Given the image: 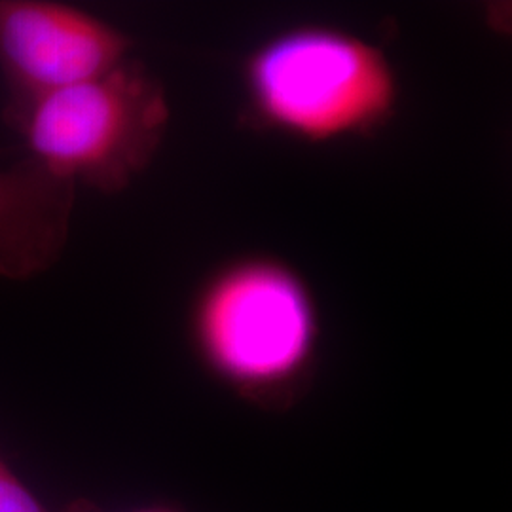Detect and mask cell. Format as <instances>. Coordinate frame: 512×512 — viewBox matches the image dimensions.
<instances>
[{
  "instance_id": "cell-1",
  "label": "cell",
  "mask_w": 512,
  "mask_h": 512,
  "mask_svg": "<svg viewBox=\"0 0 512 512\" xmlns=\"http://www.w3.org/2000/svg\"><path fill=\"white\" fill-rule=\"evenodd\" d=\"M203 368L241 399L293 403L308 385L321 342L310 283L272 255L232 258L203 279L188 313Z\"/></svg>"
},
{
  "instance_id": "cell-2",
  "label": "cell",
  "mask_w": 512,
  "mask_h": 512,
  "mask_svg": "<svg viewBox=\"0 0 512 512\" xmlns=\"http://www.w3.org/2000/svg\"><path fill=\"white\" fill-rule=\"evenodd\" d=\"M249 120L308 145L370 137L401 101L382 48L329 25H294L251 50L241 65Z\"/></svg>"
},
{
  "instance_id": "cell-3",
  "label": "cell",
  "mask_w": 512,
  "mask_h": 512,
  "mask_svg": "<svg viewBox=\"0 0 512 512\" xmlns=\"http://www.w3.org/2000/svg\"><path fill=\"white\" fill-rule=\"evenodd\" d=\"M171 107L164 84L137 59L71 86L8 99L4 122L29 158L103 194L124 192L164 143Z\"/></svg>"
},
{
  "instance_id": "cell-4",
  "label": "cell",
  "mask_w": 512,
  "mask_h": 512,
  "mask_svg": "<svg viewBox=\"0 0 512 512\" xmlns=\"http://www.w3.org/2000/svg\"><path fill=\"white\" fill-rule=\"evenodd\" d=\"M133 40L82 8L48 0H0V74L8 99L33 97L107 73Z\"/></svg>"
},
{
  "instance_id": "cell-5",
  "label": "cell",
  "mask_w": 512,
  "mask_h": 512,
  "mask_svg": "<svg viewBox=\"0 0 512 512\" xmlns=\"http://www.w3.org/2000/svg\"><path fill=\"white\" fill-rule=\"evenodd\" d=\"M76 186L33 158L0 167V277L27 281L61 258Z\"/></svg>"
},
{
  "instance_id": "cell-6",
  "label": "cell",
  "mask_w": 512,
  "mask_h": 512,
  "mask_svg": "<svg viewBox=\"0 0 512 512\" xmlns=\"http://www.w3.org/2000/svg\"><path fill=\"white\" fill-rule=\"evenodd\" d=\"M0 512H52L48 511L37 495L29 492L18 476L12 475L6 465L0 469Z\"/></svg>"
},
{
  "instance_id": "cell-7",
  "label": "cell",
  "mask_w": 512,
  "mask_h": 512,
  "mask_svg": "<svg viewBox=\"0 0 512 512\" xmlns=\"http://www.w3.org/2000/svg\"><path fill=\"white\" fill-rule=\"evenodd\" d=\"M129 512H177V511H173V509H164V507H150V509H137V511H129Z\"/></svg>"
},
{
  "instance_id": "cell-8",
  "label": "cell",
  "mask_w": 512,
  "mask_h": 512,
  "mask_svg": "<svg viewBox=\"0 0 512 512\" xmlns=\"http://www.w3.org/2000/svg\"><path fill=\"white\" fill-rule=\"evenodd\" d=\"M2 467H4V463H2V461H0V469H2Z\"/></svg>"
}]
</instances>
